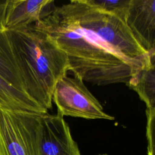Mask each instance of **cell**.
<instances>
[{
  "mask_svg": "<svg viewBox=\"0 0 155 155\" xmlns=\"http://www.w3.org/2000/svg\"><path fill=\"white\" fill-rule=\"evenodd\" d=\"M67 56L74 76L98 85L127 84L140 68L104 48L56 7L35 24Z\"/></svg>",
  "mask_w": 155,
  "mask_h": 155,
  "instance_id": "1",
  "label": "cell"
},
{
  "mask_svg": "<svg viewBox=\"0 0 155 155\" xmlns=\"http://www.w3.org/2000/svg\"><path fill=\"white\" fill-rule=\"evenodd\" d=\"M6 33L27 94L47 111L57 82L69 71L67 54L35 24Z\"/></svg>",
  "mask_w": 155,
  "mask_h": 155,
  "instance_id": "2",
  "label": "cell"
},
{
  "mask_svg": "<svg viewBox=\"0 0 155 155\" xmlns=\"http://www.w3.org/2000/svg\"><path fill=\"white\" fill-rule=\"evenodd\" d=\"M58 7L104 48L139 68L148 61L150 56L119 16L92 6L85 0L71 1Z\"/></svg>",
  "mask_w": 155,
  "mask_h": 155,
  "instance_id": "3",
  "label": "cell"
},
{
  "mask_svg": "<svg viewBox=\"0 0 155 155\" xmlns=\"http://www.w3.org/2000/svg\"><path fill=\"white\" fill-rule=\"evenodd\" d=\"M41 114L0 108V155H39Z\"/></svg>",
  "mask_w": 155,
  "mask_h": 155,
  "instance_id": "4",
  "label": "cell"
},
{
  "mask_svg": "<svg viewBox=\"0 0 155 155\" xmlns=\"http://www.w3.org/2000/svg\"><path fill=\"white\" fill-rule=\"evenodd\" d=\"M58 113L61 116L82 117L87 119L114 120L105 113L97 99L90 92L84 81L76 77L67 75L56 83L52 97Z\"/></svg>",
  "mask_w": 155,
  "mask_h": 155,
  "instance_id": "5",
  "label": "cell"
},
{
  "mask_svg": "<svg viewBox=\"0 0 155 155\" xmlns=\"http://www.w3.org/2000/svg\"><path fill=\"white\" fill-rule=\"evenodd\" d=\"M39 155H81L62 116L42 113L38 133Z\"/></svg>",
  "mask_w": 155,
  "mask_h": 155,
  "instance_id": "6",
  "label": "cell"
},
{
  "mask_svg": "<svg viewBox=\"0 0 155 155\" xmlns=\"http://www.w3.org/2000/svg\"><path fill=\"white\" fill-rule=\"evenodd\" d=\"M56 7L53 0L3 1L1 27L4 31L27 27L50 15Z\"/></svg>",
  "mask_w": 155,
  "mask_h": 155,
  "instance_id": "7",
  "label": "cell"
},
{
  "mask_svg": "<svg viewBox=\"0 0 155 155\" xmlns=\"http://www.w3.org/2000/svg\"><path fill=\"white\" fill-rule=\"evenodd\" d=\"M125 21L142 48L155 55V0H131Z\"/></svg>",
  "mask_w": 155,
  "mask_h": 155,
  "instance_id": "8",
  "label": "cell"
},
{
  "mask_svg": "<svg viewBox=\"0 0 155 155\" xmlns=\"http://www.w3.org/2000/svg\"><path fill=\"white\" fill-rule=\"evenodd\" d=\"M127 84L137 93L147 109H155V55L150 56Z\"/></svg>",
  "mask_w": 155,
  "mask_h": 155,
  "instance_id": "9",
  "label": "cell"
},
{
  "mask_svg": "<svg viewBox=\"0 0 155 155\" xmlns=\"http://www.w3.org/2000/svg\"><path fill=\"white\" fill-rule=\"evenodd\" d=\"M0 108L12 111L37 113L47 112L27 94L13 87L1 75Z\"/></svg>",
  "mask_w": 155,
  "mask_h": 155,
  "instance_id": "10",
  "label": "cell"
},
{
  "mask_svg": "<svg viewBox=\"0 0 155 155\" xmlns=\"http://www.w3.org/2000/svg\"><path fill=\"white\" fill-rule=\"evenodd\" d=\"M3 1H0L1 8ZM0 75L9 84L25 93L19 68L15 61L12 46L6 31L2 30L0 24Z\"/></svg>",
  "mask_w": 155,
  "mask_h": 155,
  "instance_id": "11",
  "label": "cell"
},
{
  "mask_svg": "<svg viewBox=\"0 0 155 155\" xmlns=\"http://www.w3.org/2000/svg\"><path fill=\"white\" fill-rule=\"evenodd\" d=\"M95 7L115 14L125 20L131 0H85Z\"/></svg>",
  "mask_w": 155,
  "mask_h": 155,
  "instance_id": "12",
  "label": "cell"
},
{
  "mask_svg": "<svg viewBox=\"0 0 155 155\" xmlns=\"http://www.w3.org/2000/svg\"><path fill=\"white\" fill-rule=\"evenodd\" d=\"M146 115L148 155H155V109H147Z\"/></svg>",
  "mask_w": 155,
  "mask_h": 155,
  "instance_id": "13",
  "label": "cell"
},
{
  "mask_svg": "<svg viewBox=\"0 0 155 155\" xmlns=\"http://www.w3.org/2000/svg\"><path fill=\"white\" fill-rule=\"evenodd\" d=\"M99 155H108L107 154H99Z\"/></svg>",
  "mask_w": 155,
  "mask_h": 155,
  "instance_id": "14",
  "label": "cell"
}]
</instances>
